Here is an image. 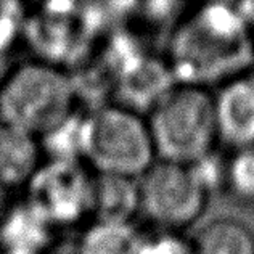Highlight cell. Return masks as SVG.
Here are the masks:
<instances>
[{"mask_svg":"<svg viewBox=\"0 0 254 254\" xmlns=\"http://www.w3.org/2000/svg\"><path fill=\"white\" fill-rule=\"evenodd\" d=\"M254 37L235 3H206L176 24L168 64L177 84L208 89L250 72Z\"/></svg>","mask_w":254,"mask_h":254,"instance_id":"1","label":"cell"},{"mask_svg":"<svg viewBox=\"0 0 254 254\" xmlns=\"http://www.w3.org/2000/svg\"><path fill=\"white\" fill-rule=\"evenodd\" d=\"M77 111L74 81L55 63L31 60L0 77V123L41 138Z\"/></svg>","mask_w":254,"mask_h":254,"instance_id":"2","label":"cell"},{"mask_svg":"<svg viewBox=\"0 0 254 254\" xmlns=\"http://www.w3.org/2000/svg\"><path fill=\"white\" fill-rule=\"evenodd\" d=\"M145 116L159 161L193 166L216 153L219 132L211 90L176 84Z\"/></svg>","mask_w":254,"mask_h":254,"instance_id":"3","label":"cell"},{"mask_svg":"<svg viewBox=\"0 0 254 254\" xmlns=\"http://www.w3.org/2000/svg\"><path fill=\"white\" fill-rule=\"evenodd\" d=\"M156 161L146 116L121 103L84 115L82 163L95 174L140 179Z\"/></svg>","mask_w":254,"mask_h":254,"instance_id":"4","label":"cell"},{"mask_svg":"<svg viewBox=\"0 0 254 254\" xmlns=\"http://www.w3.org/2000/svg\"><path fill=\"white\" fill-rule=\"evenodd\" d=\"M140 208L159 230L180 232L203 216L211 190L193 166L156 159L138 179Z\"/></svg>","mask_w":254,"mask_h":254,"instance_id":"5","label":"cell"},{"mask_svg":"<svg viewBox=\"0 0 254 254\" xmlns=\"http://www.w3.org/2000/svg\"><path fill=\"white\" fill-rule=\"evenodd\" d=\"M93 179L95 174L81 161L45 159L23 189V199L62 233L90 222Z\"/></svg>","mask_w":254,"mask_h":254,"instance_id":"6","label":"cell"},{"mask_svg":"<svg viewBox=\"0 0 254 254\" xmlns=\"http://www.w3.org/2000/svg\"><path fill=\"white\" fill-rule=\"evenodd\" d=\"M219 142L229 150L254 148V74L250 71L214 93Z\"/></svg>","mask_w":254,"mask_h":254,"instance_id":"7","label":"cell"},{"mask_svg":"<svg viewBox=\"0 0 254 254\" xmlns=\"http://www.w3.org/2000/svg\"><path fill=\"white\" fill-rule=\"evenodd\" d=\"M60 235L21 198L10 204L0 222V251L45 254Z\"/></svg>","mask_w":254,"mask_h":254,"instance_id":"8","label":"cell"},{"mask_svg":"<svg viewBox=\"0 0 254 254\" xmlns=\"http://www.w3.org/2000/svg\"><path fill=\"white\" fill-rule=\"evenodd\" d=\"M44 161L37 137L0 123V185L8 191L24 189Z\"/></svg>","mask_w":254,"mask_h":254,"instance_id":"9","label":"cell"},{"mask_svg":"<svg viewBox=\"0 0 254 254\" xmlns=\"http://www.w3.org/2000/svg\"><path fill=\"white\" fill-rule=\"evenodd\" d=\"M140 212L138 179L95 174L90 220L133 224Z\"/></svg>","mask_w":254,"mask_h":254,"instance_id":"10","label":"cell"},{"mask_svg":"<svg viewBox=\"0 0 254 254\" xmlns=\"http://www.w3.org/2000/svg\"><path fill=\"white\" fill-rule=\"evenodd\" d=\"M193 246L196 254H254V232L237 219H216L199 230Z\"/></svg>","mask_w":254,"mask_h":254,"instance_id":"11","label":"cell"},{"mask_svg":"<svg viewBox=\"0 0 254 254\" xmlns=\"http://www.w3.org/2000/svg\"><path fill=\"white\" fill-rule=\"evenodd\" d=\"M77 238L84 254H137L142 233L133 224L90 220Z\"/></svg>","mask_w":254,"mask_h":254,"instance_id":"12","label":"cell"},{"mask_svg":"<svg viewBox=\"0 0 254 254\" xmlns=\"http://www.w3.org/2000/svg\"><path fill=\"white\" fill-rule=\"evenodd\" d=\"M220 190L237 204L254 208V148L230 150L224 158Z\"/></svg>","mask_w":254,"mask_h":254,"instance_id":"13","label":"cell"},{"mask_svg":"<svg viewBox=\"0 0 254 254\" xmlns=\"http://www.w3.org/2000/svg\"><path fill=\"white\" fill-rule=\"evenodd\" d=\"M137 254H196L193 240L185 238L180 232L156 230L140 240Z\"/></svg>","mask_w":254,"mask_h":254,"instance_id":"14","label":"cell"},{"mask_svg":"<svg viewBox=\"0 0 254 254\" xmlns=\"http://www.w3.org/2000/svg\"><path fill=\"white\" fill-rule=\"evenodd\" d=\"M45 254H84L77 235H60Z\"/></svg>","mask_w":254,"mask_h":254,"instance_id":"15","label":"cell"},{"mask_svg":"<svg viewBox=\"0 0 254 254\" xmlns=\"http://www.w3.org/2000/svg\"><path fill=\"white\" fill-rule=\"evenodd\" d=\"M237 10L240 13V16L245 21L246 28L250 29V32L254 37V2H243V3H235Z\"/></svg>","mask_w":254,"mask_h":254,"instance_id":"16","label":"cell"},{"mask_svg":"<svg viewBox=\"0 0 254 254\" xmlns=\"http://www.w3.org/2000/svg\"><path fill=\"white\" fill-rule=\"evenodd\" d=\"M10 193H11V191H8V190L5 189V187L0 185V222H2L3 216L6 214V211H8L10 204L13 203V201H11Z\"/></svg>","mask_w":254,"mask_h":254,"instance_id":"17","label":"cell"},{"mask_svg":"<svg viewBox=\"0 0 254 254\" xmlns=\"http://www.w3.org/2000/svg\"><path fill=\"white\" fill-rule=\"evenodd\" d=\"M0 254H18V253H10V251H0Z\"/></svg>","mask_w":254,"mask_h":254,"instance_id":"18","label":"cell"},{"mask_svg":"<svg viewBox=\"0 0 254 254\" xmlns=\"http://www.w3.org/2000/svg\"><path fill=\"white\" fill-rule=\"evenodd\" d=\"M251 72H253V74H254V62H253V68H251Z\"/></svg>","mask_w":254,"mask_h":254,"instance_id":"19","label":"cell"}]
</instances>
